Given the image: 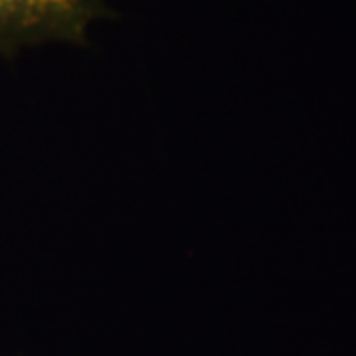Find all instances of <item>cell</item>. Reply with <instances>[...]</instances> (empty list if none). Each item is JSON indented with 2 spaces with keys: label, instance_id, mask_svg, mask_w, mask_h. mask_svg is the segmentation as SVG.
Masks as SVG:
<instances>
[{
  "label": "cell",
  "instance_id": "6da1fadb",
  "mask_svg": "<svg viewBox=\"0 0 356 356\" xmlns=\"http://www.w3.org/2000/svg\"><path fill=\"white\" fill-rule=\"evenodd\" d=\"M105 16L103 0H0V54L50 42L86 44L91 24Z\"/></svg>",
  "mask_w": 356,
  "mask_h": 356
}]
</instances>
